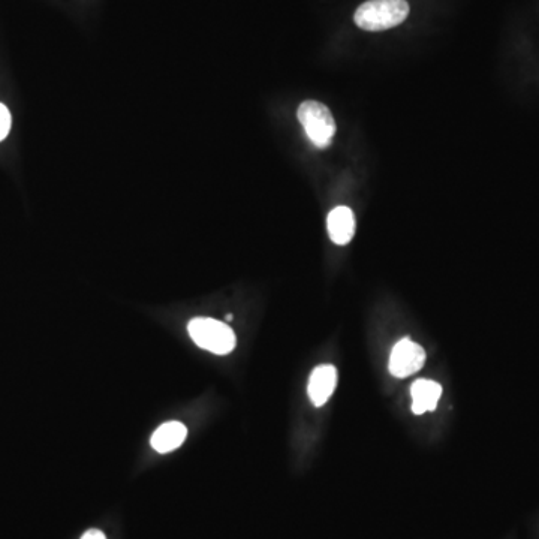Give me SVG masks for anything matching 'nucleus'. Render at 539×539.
I'll list each match as a JSON object with an SVG mask.
<instances>
[{
    "mask_svg": "<svg viewBox=\"0 0 539 539\" xmlns=\"http://www.w3.org/2000/svg\"><path fill=\"white\" fill-rule=\"evenodd\" d=\"M189 334L200 348L216 355H227L236 348V334L224 322L212 318H195L189 322Z\"/></svg>",
    "mask_w": 539,
    "mask_h": 539,
    "instance_id": "nucleus-2",
    "label": "nucleus"
},
{
    "mask_svg": "<svg viewBox=\"0 0 539 539\" xmlns=\"http://www.w3.org/2000/svg\"><path fill=\"white\" fill-rule=\"evenodd\" d=\"M337 385V370L331 364L316 367L309 379V397L315 406H324Z\"/></svg>",
    "mask_w": 539,
    "mask_h": 539,
    "instance_id": "nucleus-5",
    "label": "nucleus"
},
{
    "mask_svg": "<svg viewBox=\"0 0 539 539\" xmlns=\"http://www.w3.org/2000/svg\"><path fill=\"white\" fill-rule=\"evenodd\" d=\"M81 539H107V537H105L104 532L99 531V529H89Z\"/></svg>",
    "mask_w": 539,
    "mask_h": 539,
    "instance_id": "nucleus-10",
    "label": "nucleus"
},
{
    "mask_svg": "<svg viewBox=\"0 0 539 539\" xmlns=\"http://www.w3.org/2000/svg\"><path fill=\"white\" fill-rule=\"evenodd\" d=\"M11 113L5 105L0 104V143L8 137L9 131H11Z\"/></svg>",
    "mask_w": 539,
    "mask_h": 539,
    "instance_id": "nucleus-9",
    "label": "nucleus"
},
{
    "mask_svg": "<svg viewBox=\"0 0 539 539\" xmlns=\"http://www.w3.org/2000/svg\"><path fill=\"white\" fill-rule=\"evenodd\" d=\"M412 412L417 415L427 411H435L442 396V387L438 382L418 379L412 384Z\"/></svg>",
    "mask_w": 539,
    "mask_h": 539,
    "instance_id": "nucleus-8",
    "label": "nucleus"
},
{
    "mask_svg": "<svg viewBox=\"0 0 539 539\" xmlns=\"http://www.w3.org/2000/svg\"><path fill=\"white\" fill-rule=\"evenodd\" d=\"M327 228L331 242L339 246L348 245L355 234L354 213L349 207H336L328 215Z\"/></svg>",
    "mask_w": 539,
    "mask_h": 539,
    "instance_id": "nucleus-6",
    "label": "nucleus"
},
{
    "mask_svg": "<svg viewBox=\"0 0 539 539\" xmlns=\"http://www.w3.org/2000/svg\"><path fill=\"white\" fill-rule=\"evenodd\" d=\"M186 436H188V429L185 424L180 421H168L153 433L150 444L159 454H167L182 447Z\"/></svg>",
    "mask_w": 539,
    "mask_h": 539,
    "instance_id": "nucleus-7",
    "label": "nucleus"
},
{
    "mask_svg": "<svg viewBox=\"0 0 539 539\" xmlns=\"http://www.w3.org/2000/svg\"><path fill=\"white\" fill-rule=\"evenodd\" d=\"M426 363V351L418 343L405 337L396 343L390 357V372L396 378H408Z\"/></svg>",
    "mask_w": 539,
    "mask_h": 539,
    "instance_id": "nucleus-4",
    "label": "nucleus"
},
{
    "mask_svg": "<svg viewBox=\"0 0 539 539\" xmlns=\"http://www.w3.org/2000/svg\"><path fill=\"white\" fill-rule=\"evenodd\" d=\"M408 15L406 0H369L355 11L354 21L360 29L381 32L399 26Z\"/></svg>",
    "mask_w": 539,
    "mask_h": 539,
    "instance_id": "nucleus-1",
    "label": "nucleus"
},
{
    "mask_svg": "<svg viewBox=\"0 0 539 539\" xmlns=\"http://www.w3.org/2000/svg\"><path fill=\"white\" fill-rule=\"evenodd\" d=\"M298 120L306 131L309 140L318 149H327L336 135V123L333 114L318 101H306L298 107Z\"/></svg>",
    "mask_w": 539,
    "mask_h": 539,
    "instance_id": "nucleus-3",
    "label": "nucleus"
}]
</instances>
